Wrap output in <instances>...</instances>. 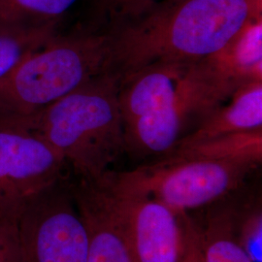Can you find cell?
Masks as SVG:
<instances>
[{
	"mask_svg": "<svg viewBox=\"0 0 262 262\" xmlns=\"http://www.w3.org/2000/svg\"><path fill=\"white\" fill-rule=\"evenodd\" d=\"M71 188L89 232L88 262H133L102 184L74 177Z\"/></svg>",
	"mask_w": 262,
	"mask_h": 262,
	"instance_id": "30bf717a",
	"label": "cell"
},
{
	"mask_svg": "<svg viewBox=\"0 0 262 262\" xmlns=\"http://www.w3.org/2000/svg\"><path fill=\"white\" fill-rule=\"evenodd\" d=\"M119 90L120 78L105 72L41 111L8 121L36 132L75 178L98 180L124 150Z\"/></svg>",
	"mask_w": 262,
	"mask_h": 262,
	"instance_id": "7a4b0ae2",
	"label": "cell"
},
{
	"mask_svg": "<svg viewBox=\"0 0 262 262\" xmlns=\"http://www.w3.org/2000/svg\"><path fill=\"white\" fill-rule=\"evenodd\" d=\"M236 238L253 262L262 261V214L256 209L247 215L238 228Z\"/></svg>",
	"mask_w": 262,
	"mask_h": 262,
	"instance_id": "ac0fdd59",
	"label": "cell"
},
{
	"mask_svg": "<svg viewBox=\"0 0 262 262\" xmlns=\"http://www.w3.org/2000/svg\"><path fill=\"white\" fill-rule=\"evenodd\" d=\"M98 181L106 189L133 262H185L199 237L187 213L150 198L117 194Z\"/></svg>",
	"mask_w": 262,
	"mask_h": 262,
	"instance_id": "52a82bcc",
	"label": "cell"
},
{
	"mask_svg": "<svg viewBox=\"0 0 262 262\" xmlns=\"http://www.w3.org/2000/svg\"><path fill=\"white\" fill-rule=\"evenodd\" d=\"M58 31L57 27H46L0 34V81Z\"/></svg>",
	"mask_w": 262,
	"mask_h": 262,
	"instance_id": "2e32d148",
	"label": "cell"
},
{
	"mask_svg": "<svg viewBox=\"0 0 262 262\" xmlns=\"http://www.w3.org/2000/svg\"><path fill=\"white\" fill-rule=\"evenodd\" d=\"M220 80L234 90L262 81V16L248 19L223 47L204 58Z\"/></svg>",
	"mask_w": 262,
	"mask_h": 262,
	"instance_id": "7c38bea8",
	"label": "cell"
},
{
	"mask_svg": "<svg viewBox=\"0 0 262 262\" xmlns=\"http://www.w3.org/2000/svg\"><path fill=\"white\" fill-rule=\"evenodd\" d=\"M259 16L262 0H160L139 17L106 31L107 72L121 81L154 63L204 59L248 19Z\"/></svg>",
	"mask_w": 262,
	"mask_h": 262,
	"instance_id": "6da1fadb",
	"label": "cell"
},
{
	"mask_svg": "<svg viewBox=\"0 0 262 262\" xmlns=\"http://www.w3.org/2000/svg\"><path fill=\"white\" fill-rule=\"evenodd\" d=\"M214 77L204 59L158 62L124 77L119 90L123 124L159 111Z\"/></svg>",
	"mask_w": 262,
	"mask_h": 262,
	"instance_id": "9c48e42d",
	"label": "cell"
},
{
	"mask_svg": "<svg viewBox=\"0 0 262 262\" xmlns=\"http://www.w3.org/2000/svg\"><path fill=\"white\" fill-rule=\"evenodd\" d=\"M185 262H202L200 245H199V238H198V241L196 243L194 244L192 246V248L190 249Z\"/></svg>",
	"mask_w": 262,
	"mask_h": 262,
	"instance_id": "ffe728a7",
	"label": "cell"
},
{
	"mask_svg": "<svg viewBox=\"0 0 262 262\" xmlns=\"http://www.w3.org/2000/svg\"><path fill=\"white\" fill-rule=\"evenodd\" d=\"M160 0H89L91 19L86 28L106 23L112 28L139 17Z\"/></svg>",
	"mask_w": 262,
	"mask_h": 262,
	"instance_id": "e0dca14e",
	"label": "cell"
},
{
	"mask_svg": "<svg viewBox=\"0 0 262 262\" xmlns=\"http://www.w3.org/2000/svg\"><path fill=\"white\" fill-rule=\"evenodd\" d=\"M257 167L244 161L165 155L157 162L133 170L109 171L98 180L117 194L150 198L187 213L237 189Z\"/></svg>",
	"mask_w": 262,
	"mask_h": 262,
	"instance_id": "277c9868",
	"label": "cell"
},
{
	"mask_svg": "<svg viewBox=\"0 0 262 262\" xmlns=\"http://www.w3.org/2000/svg\"><path fill=\"white\" fill-rule=\"evenodd\" d=\"M69 171L63 158L36 132L0 120V224L17 225L28 201L68 178Z\"/></svg>",
	"mask_w": 262,
	"mask_h": 262,
	"instance_id": "8992f818",
	"label": "cell"
},
{
	"mask_svg": "<svg viewBox=\"0 0 262 262\" xmlns=\"http://www.w3.org/2000/svg\"><path fill=\"white\" fill-rule=\"evenodd\" d=\"M0 262H21L17 225L0 224Z\"/></svg>",
	"mask_w": 262,
	"mask_h": 262,
	"instance_id": "d6986e66",
	"label": "cell"
},
{
	"mask_svg": "<svg viewBox=\"0 0 262 262\" xmlns=\"http://www.w3.org/2000/svg\"><path fill=\"white\" fill-rule=\"evenodd\" d=\"M79 0H0V34L57 27Z\"/></svg>",
	"mask_w": 262,
	"mask_h": 262,
	"instance_id": "4fadbf2b",
	"label": "cell"
},
{
	"mask_svg": "<svg viewBox=\"0 0 262 262\" xmlns=\"http://www.w3.org/2000/svg\"><path fill=\"white\" fill-rule=\"evenodd\" d=\"M262 129V81L243 84L227 100L176 144L186 148L215 137Z\"/></svg>",
	"mask_w": 262,
	"mask_h": 262,
	"instance_id": "8fae6325",
	"label": "cell"
},
{
	"mask_svg": "<svg viewBox=\"0 0 262 262\" xmlns=\"http://www.w3.org/2000/svg\"><path fill=\"white\" fill-rule=\"evenodd\" d=\"M166 155L187 158L244 161L259 165L262 160V129L243 131L215 137Z\"/></svg>",
	"mask_w": 262,
	"mask_h": 262,
	"instance_id": "5bb4252c",
	"label": "cell"
},
{
	"mask_svg": "<svg viewBox=\"0 0 262 262\" xmlns=\"http://www.w3.org/2000/svg\"><path fill=\"white\" fill-rule=\"evenodd\" d=\"M106 31H58L0 81V120L31 116L108 70Z\"/></svg>",
	"mask_w": 262,
	"mask_h": 262,
	"instance_id": "3957f363",
	"label": "cell"
},
{
	"mask_svg": "<svg viewBox=\"0 0 262 262\" xmlns=\"http://www.w3.org/2000/svg\"><path fill=\"white\" fill-rule=\"evenodd\" d=\"M235 90L214 77L159 111L123 124L124 150L138 157L165 156L192 124L225 103Z\"/></svg>",
	"mask_w": 262,
	"mask_h": 262,
	"instance_id": "ba28073f",
	"label": "cell"
},
{
	"mask_svg": "<svg viewBox=\"0 0 262 262\" xmlns=\"http://www.w3.org/2000/svg\"><path fill=\"white\" fill-rule=\"evenodd\" d=\"M17 225L21 262H88L90 237L70 176L32 197Z\"/></svg>",
	"mask_w": 262,
	"mask_h": 262,
	"instance_id": "5b68a950",
	"label": "cell"
},
{
	"mask_svg": "<svg viewBox=\"0 0 262 262\" xmlns=\"http://www.w3.org/2000/svg\"><path fill=\"white\" fill-rule=\"evenodd\" d=\"M198 232L202 262H253L237 241L234 221L229 214L213 217Z\"/></svg>",
	"mask_w": 262,
	"mask_h": 262,
	"instance_id": "9a60e30c",
	"label": "cell"
}]
</instances>
